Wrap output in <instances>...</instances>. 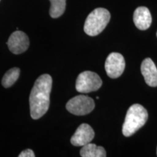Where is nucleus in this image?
Listing matches in <instances>:
<instances>
[{
	"label": "nucleus",
	"mask_w": 157,
	"mask_h": 157,
	"mask_svg": "<svg viewBox=\"0 0 157 157\" xmlns=\"http://www.w3.org/2000/svg\"><path fill=\"white\" fill-rule=\"evenodd\" d=\"M52 78L50 74H42L37 78L29 96L31 117L39 119L48 111L50 103Z\"/></svg>",
	"instance_id": "obj_1"
},
{
	"label": "nucleus",
	"mask_w": 157,
	"mask_h": 157,
	"mask_svg": "<svg viewBox=\"0 0 157 157\" xmlns=\"http://www.w3.org/2000/svg\"><path fill=\"white\" fill-rule=\"evenodd\" d=\"M147 110L140 104H134L129 108L122 127V133L129 137L140 129L148 119Z\"/></svg>",
	"instance_id": "obj_2"
},
{
	"label": "nucleus",
	"mask_w": 157,
	"mask_h": 157,
	"mask_svg": "<svg viewBox=\"0 0 157 157\" xmlns=\"http://www.w3.org/2000/svg\"><path fill=\"white\" fill-rule=\"evenodd\" d=\"M111 19L109 11L105 8H96L90 13L84 25V31L90 36H95L105 29Z\"/></svg>",
	"instance_id": "obj_3"
},
{
	"label": "nucleus",
	"mask_w": 157,
	"mask_h": 157,
	"mask_svg": "<svg viewBox=\"0 0 157 157\" xmlns=\"http://www.w3.org/2000/svg\"><path fill=\"white\" fill-rule=\"evenodd\" d=\"M103 84L101 77L95 72L86 71L78 76L76 90L81 93H89L99 90Z\"/></svg>",
	"instance_id": "obj_4"
},
{
	"label": "nucleus",
	"mask_w": 157,
	"mask_h": 157,
	"mask_svg": "<svg viewBox=\"0 0 157 157\" xmlns=\"http://www.w3.org/2000/svg\"><path fill=\"white\" fill-rule=\"evenodd\" d=\"M95 109V102L93 98L80 95L69 100L66 103V109L68 112L76 116L88 114Z\"/></svg>",
	"instance_id": "obj_5"
},
{
	"label": "nucleus",
	"mask_w": 157,
	"mask_h": 157,
	"mask_svg": "<svg viewBox=\"0 0 157 157\" xmlns=\"http://www.w3.org/2000/svg\"><path fill=\"white\" fill-rule=\"evenodd\" d=\"M125 60L122 55L118 52H111L107 57L105 69L107 75L111 78L119 77L124 71Z\"/></svg>",
	"instance_id": "obj_6"
},
{
	"label": "nucleus",
	"mask_w": 157,
	"mask_h": 157,
	"mask_svg": "<svg viewBox=\"0 0 157 157\" xmlns=\"http://www.w3.org/2000/svg\"><path fill=\"white\" fill-rule=\"evenodd\" d=\"M7 44L11 52L15 55H19L28 50L29 39L24 32L16 31L10 35Z\"/></svg>",
	"instance_id": "obj_7"
},
{
	"label": "nucleus",
	"mask_w": 157,
	"mask_h": 157,
	"mask_svg": "<svg viewBox=\"0 0 157 157\" xmlns=\"http://www.w3.org/2000/svg\"><path fill=\"white\" fill-rule=\"evenodd\" d=\"M95 137L93 129L87 124H82L71 138V143L74 146H83L91 141Z\"/></svg>",
	"instance_id": "obj_8"
},
{
	"label": "nucleus",
	"mask_w": 157,
	"mask_h": 157,
	"mask_svg": "<svg viewBox=\"0 0 157 157\" xmlns=\"http://www.w3.org/2000/svg\"><path fill=\"white\" fill-rule=\"evenodd\" d=\"M141 73L145 82L150 87L157 86V68L151 58H146L141 64Z\"/></svg>",
	"instance_id": "obj_9"
},
{
	"label": "nucleus",
	"mask_w": 157,
	"mask_h": 157,
	"mask_svg": "<svg viewBox=\"0 0 157 157\" xmlns=\"http://www.w3.org/2000/svg\"><path fill=\"white\" fill-rule=\"evenodd\" d=\"M133 21L135 26L141 31H145L151 26L152 17L149 10L146 7H139L133 14Z\"/></svg>",
	"instance_id": "obj_10"
},
{
	"label": "nucleus",
	"mask_w": 157,
	"mask_h": 157,
	"mask_svg": "<svg viewBox=\"0 0 157 157\" xmlns=\"http://www.w3.org/2000/svg\"><path fill=\"white\" fill-rule=\"evenodd\" d=\"M80 155L82 157H105L106 152L103 147L89 143L82 146Z\"/></svg>",
	"instance_id": "obj_11"
},
{
	"label": "nucleus",
	"mask_w": 157,
	"mask_h": 157,
	"mask_svg": "<svg viewBox=\"0 0 157 157\" xmlns=\"http://www.w3.org/2000/svg\"><path fill=\"white\" fill-rule=\"evenodd\" d=\"M20 73H21V70L17 67L13 68L7 71L2 80V84L3 87L8 88L13 86L19 78Z\"/></svg>",
	"instance_id": "obj_12"
},
{
	"label": "nucleus",
	"mask_w": 157,
	"mask_h": 157,
	"mask_svg": "<svg viewBox=\"0 0 157 157\" xmlns=\"http://www.w3.org/2000/svg\"><path fill=\"white\" fill-rule=\"evenodd\" d=\"M51 6L50 15L52 18H58L63 14L66 6V0H50Z\"/></svg>",
	"instance_id": "obj_13"
},
{
	"label": "nucleus",
	"mask_w": 157,
	"mask_h": 157,
	"mask_svg": "<svg viewBox=\"0 0 157 157\" xmlns=\"http://www.w3.org/2000/svg\"><path fill=\"white\" fill-rule=\"evenodd\" d=\"M19 157H35L34 152L31 149H25L18 155Z\"/></svg>",
	"instance_id": "obj_14"
},
{
	"label": "nucleus",
	"mask_w": 157,
	"mask_h": 157,
	"mask_svg": "<svg viewBox=\"0 0 157 157\" xmlns=\"http://www.w3.org/2000/svg\"><path fill=\"white\" fill-rule=\"evenodd\" d=\"M156 155H157V149H156Z\"/></svg>",
	"instance_id": "obj_15"
},
{
	"label": "nucleus",
	"mask_w": 157,
	"mask_h": 157,
	"mask_svg": "<svg viewBox=\"0 0 157 157\" xmlns=\"http://www.w3.org/2000/svg\"><path fill=\"white\" fill-rule=\"evenodd\" d=\"M156 36H157V32H156Z\"/></svg>",
	"instance_id": "obj_16"
}]
</instances>
